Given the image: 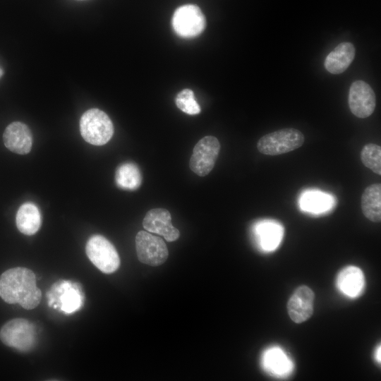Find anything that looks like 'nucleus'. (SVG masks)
I'll use <instances>...</instances> for the list:
<instances>
[{
	"label": "nucleus",
	"instance_id": "obj_4",
	"mask_svg": "<svg viewBox=\"0 0 381 381\" xmlns=\"http://www.w3.org/2000/svg\"><path fill=\"white\" fill-rule=\"evenodd\" d=\"M305 138L301 131L293 128L280 129L261 137L258 143V151L267 155H279L301 147Z\"/></svg>",
	"mask_w": 381,
	"mask_h": 381
},
{
	"label": "nucleus",
	"instance_id": "obj_22",
	"mask_svg": "<svg viewBox=\"0 0 381 381\" xmlns=\"http://www.w3.org/2000/svg\"><path fill=\"white\" fill-rule=\"evenodd\" d=\"M175 102L177 107L186 114L195 115L200 112V107L190 89H183L179 92Z\"/></svg>",
	"mask_w": 381,
	"mask_h": 381
},
{
	"label": "nucleus",
	"instance_id": "obj_2",
	"mask_svg": "<svg viewBox=\"0 0 381 381\" xmlns=\"http://www.w3.org/2000/svg\"><path fill=\"white\" fill-rule=\"evenodd\" d=\"M80 131L83 139L93 145H103L114 134V126L108 115L99 109L87 110L80 119Z\"/></svg>",
	"mask_w": 381,
	"mask_h": 381
},
{
	"label": "nucleus",
	"instance_id": "obj_7",
	"mask_svg": "<svg viewBox=\"0 0 381 381\" xmlns=\"http://www.w3.org/2000/svg\"><path fill=\"white\" fill-rule=\"evenodd\" d=\"M135 249L138 260L146 265L159 266L169 256L164 241L145 231H140L135 236Z\"/></svg>",
	"mask_w": 381,
	"mask_h": 381
},
{
	"label": "nucleus",
	"instance_id": "obj_1",
	"mask_svg": "<svg viewBox=\"0 0 381 381\" xmlns=\"http://www.w3.org/2000/svg\"><path fill=\"white\" fill-rule=\"evenodd\" d=\"M0 297L9 304H19L26 310L36 308L42 299L36 276L30 269L16 267L0 276Z\"/></svg>",
	"mask_w": 381,
	"mask_h": 381
},
{
	"label": "nucleus",
	"instance_id": "obj_20",
	"mask_svg": "<svg viewBox=\"0 0 381 381\" xmlns=\"http://www.w3.org/2000/svg\"><path fill=\"white\" fill-rule=\"evenodd\" d=\"M332 198L320 191H308L304 193L300 199V205L306 211L320 213L329 210L332 205Z\"/></svg>",
	"mask_w": 381,
	"mask_h": 381
},
{
	"label": "nucleus",
	"instance_id": "obj_18",
	"mask_svg": "<svg viewBox=\"0 0 381 381\" xmlns=\"http://www.w3.org/2000/svg\"><path fill=\"white\" fill-rule=\"evenodd\" d=\"M361 210L370 221H381V184L373 183L365 188L361 200Z\"/></svg>",
	"mask_w": 381,
	"mask_h": 381
},
{
	"label": "nucleus",
	"instance_id": "obj_8",
	"mask_svg": "<svg viewBox=\"0 0 381 381\" xmlns=\"http://www.w3.org/2000/svg\"><path fill=\"white\" fill-rule=\"evenodd\" d=\"M220 150L218 139L208 135L195 145L190 159V168L197 175L205 176L213 169Z\"/></svg>",
	"mask_w": 381,
	"mask_h": 381
},
{
	"label": "nucleus",
	"instance_id": "obj_11",
	"mask_svg": "<svg viewBox=\"0 0 381 381\" xmlns=\"http://www.w3.org/2000/svg\"><path fill=\"white\" fill-rule=\"evenodd\" d=\"M143 226L150 232L156 233L164 236L169 242L179 238L180 232L171 224L170 212L164 208H154L145 214Z\"/></svg>",
	"mask_w": 381,
	"mask_h": 381
},
{
	"label": "nucleus",
	"instance_id": "obj_23",
	"mask_svg": "<svg viewBox=\"0 0 381 381\" xmlns=\"http://www.w3.org/2000/svg\"><path fill=\"white\" fill-rule=\"evenodd\" d=\"M62 309L68 313L77 309L80 306V296L74 290H70L64 293L61 297Z\"/></svg>",
	"mask_w": 381,
	"mask_h": 381
},
{
	"label": "nucleus",
	"instance_id": "obj_16",
	"mask_svg": "<svg viewBox=\"0 0 381 381\" xmlns=\"http://www.w3.org/2000/svg\"><path fill=\"white\" fill-rule=\"evenodd\" d=\"M16 226L22 234L31 236L41 226L42 217L38 207L32 202L23 204L16 216Z\"/></svg>",
	"mask_w": 381,
	"mask_h": 381
},
{
	"label": "nucleus",
	"instance_id": "obj_25",
	"mask_svg": "<svg viewBox=\"0 0 381 381\" xmlns=\"http://www.w3.org/2000/svg\"><path fill=\"white\" fill-rule=\"evenodd\" d=\"M3 74H4V71L2 68H0V78L2 76Z\"/></svg>",
	"mask_w": 381,
	"mask_h": 381
},
{
	"label": "nucleus",
	"instance_id": "obj_15",
	"mask_svg": "<svg viewBox=\"0 0 381 381\" xmlns=\"http://www.w3.org/2000/svg\"><path fill=\"white\" fill-rule=\"evenodd\" d=\"M365 279L361 270L355 266H348L340 271L337 285L344 295L355 298L359 296L364 287Z\"/></svg>",
	"mask_w": 381,
	"mask_h": 381
},
{
	"label": "nucleus",
	"instance_id": "obj_9",
	"mask_svg": "<svg viewBox=\"0 0 381 381\" xmlns=\"http://www.w3.org/2000/svg\"><path fill=\"white\" fill-rule=\"evenodd\" d=\"M348 103L350 111L356 117L370 116L376 106V97L372 87L363 80H356L350 86Z\"/></svg>",
	"mask_w": 381,
	"mask_h": 381
},
{
	"label": "nucleus",
	"instance_id": "obj_24",
	"mask_svg": "<svg viewBox=\"0 0 381 381\" xmlns=\"http://www.w3.org/2000/svg\"><path fill=\"white\" fill-rule=\"evenodd\" d=\"M375 358L376 360L380 363V345L376 349Z\"/></svg>",
	"mask_w": 381,
	"mask_h": 381
},
{
	"label": "nucleus",
	"instance_id": "obj_17",
	"mask_svg": "<svg viewBox=\"0 0 381 381\" xmlns=\"http://www.w3.org/2000/svg\"><path fill=\"white\" fill-rule=\"evenodd\" d=\"M255 232L262 249L267 251L274 250L283 237V228L277 222L263 221L256 224Z\"/></svg>",
	"mask_w": 381,
	"mask_h": 381
},
{
	"label": "nucleus",
	"instance_id": "obj_6",
	"mask_svg": "<svg viewBox=\"0 0 381 381\" xmlns=\"http://www.w3.org/2000/svg\"><path fill=\"white\" fill-rule=\"evenodd\" d=\"M172 27L180 37L191 38L200 35L206 26L205 17L195 4H185L174 12Z\"/></svg>",
	"mask_w": 381,
	"mask_h": 381
},
{
	"label": "nucleus",
	"instance_id": "obj_10",
	"mask_svg": "<svg viewBox=\"0 0 381 381\" xmlns=\"http://www.w3.org/2000/svg\"><path fill=\"white\" fill-rule=\"evenodd\" d=\"M315 294L308 286H298L287 303V311L291 320L301 323L308 320L313 313Z\"/></svg>",
	"mask_w": 381,
	"mask_h": 381
},
{
	"label": "nucleus",
	"instance_id": "obj_14",
	"mask_svg": "<svg viewBox=\"0 0 381 381\" xmlns=\"http://www.w3.org/2000/svg\"><path fill=\"white\" fill-rule=\"evenodd\" d=\"M262 365L270 374L285 377L293 370V363L284 351L277 346L266 349L262 355Z\"/></svg>",
	"mask_w": 381,
	"mask_h": 381
},
{
	"label": "nucleus",
	"instance_id": "obj_3",
	"mask_svg": "<svg viewBox=\"0 0 381 381\" xmlns=\"http://www.w3.org/2000/svg\"><path fill=\"white\" fill-rule=\"evenodd\" d=\"M0 339L7 346L27 352L36 345V327L26 319L14 318L2 326Z\"/></svg>",
	"mask_w": 381,
	"mask_h": 381
},
{
	"label": "nucleus",
	"instance_id": "obj_12",
	"mask_svg": "<svg viewBox=\"0 0 381 381\" xmlns=\"http://www.w3.org/2000/svg\"><path fill=\"white\" fill-rule=\"evenodd\" d=\"M4 145L12 152L26 155L32 148V136L28 126L20 121L10 123L3 133Z\"/></svg>",
	"mask_w": 381,
	"mask_h": 381
},
{
	"label": "nucleus",
	"instance_id": "obj_5",
	"mask_svg": "<svg viewBox=\"0 0 381 381\" xmlns=\"http://www.w3.org/2000/svg\"><path fill=\"white\" fill-rule=\"evenodd\" d=\"M85 252L92 263L103 273H113L120 265L117 250L103 236H92L87 241Z\"/></svg>",
	"mask_w": 381,
	"mask_h": 381
},
{
	"label": "nucleus",
	"instance_id": "obj_19",
	"mask_svg": "<svg viewBox=\"0 0 381 381\" xmlns=\"http://www.w3.org/2000/svg\"><path fill=\"white\" fill-rule=\"evenodd\" d=\"M115 180L119 188L134 190L140 187L142 176L138 167L135 164L126 162L118 167L116 171Z\"/></svg>",
	"mask_w": 381,
	"mask_h": 381
},
{
	"label": "nucleus",
	"instance_id": "obj_13",
	"mask_svg": "<svg viewBox=\"0 0 381 381\" xmlns=\"http://www.w3.org/2000/svg\"><path fill=\"white\" fill-rule=\"evenodd\" d=\"M353 44L344 42L339 44L326 57L324 63L325 69L332 74H339L345 71L355 56Z\"/></svg>",
	"mask_w": 381,
	"mask_h": 381
},
{
	"label": "nucleus",
	"instance_id": "obj_21",
	"mask_svg": "<svg viewBox=\"0 0 381 381\" xmlns=\"http://www.w3.org/2000/svg\"><path fill=\"white\" fill-rule=\"evenodd\" d=\"M363 165L374 173L381 174V147L374 143L364 145L361 152Z\"/></svg>",
	"mask_w": 381,
	"mask_h": 381
}]
</instances>
